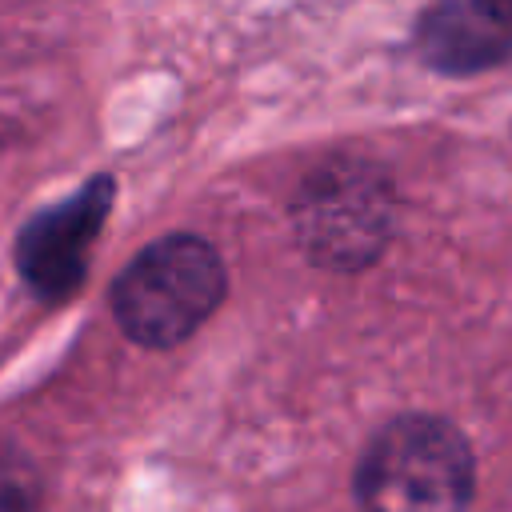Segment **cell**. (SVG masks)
Here are the masks:
<instances>
[{
	"label": "cell",
	"instance_id": "cell-1",
	"mask_svg": "<svg viewBox=\"0 0 512 512\" xmlns=\"http://www.w3.org/2000/svg\"><path fill=\"white\" fill-rule=\"evenodd\" d=\"M472 448L456 424L428 412L388 420L360 456L356 500L364 512H468Z\"/></svg>",
	"mask_w": 512,
	"mask_h": 512
},
{
	"label": "cell",
	"instance_id": "cell-2",
	"mask_svg": "<svg viewBox=\"0 0 512 512\" xmlns=\"http://www.w3.org/2000/svg\"><path fill=\"white\" fill-rule=\"evenodd\" d=\"M292 232L304 256L328 272H360L396 232V184L360 156L324 160L292 200Z\"/></svg>",
	"mask_w": 512,
	"mask_h": 512
},
{
	"label": "cell",
	"instance_id": "cell-3",
	"mask_svg": "<svg viewBox=\"0 0 512 512\" xmlns=\"http://www.w3.org/2000/svg\"><path fill=\"white\" fill-rule=\"evenodd\" d=\"M228 272L220 252L200 236H164L148 244L112 288L120 328L144 348L188 340L224 300Z\"/></svg>",
	"mask_w": 512,
	"mask_h": 512
},
{
	"label": "cell",
	"instance_id": "cell-4",
	"mask_svg": "<svg viewBox=\"0 0 512 512\" xmlns=\"http://www.w3.org/2000/svg\"><path fill=\"white\" fill-rule=\"evenodd\" d=\"M112 200H116V180L92 176L84 188H76L72 196L36 212L24 224V232L16 236V268L40 300L60 304L84 284L92 244L104 228Z\"/></svg>",
	"mask_w": 512,
	"mask_h": 512
},
{
	"label": "cell",
	"instance_id": "cell-5",
	"mask_svg": "<svg viewBox=\"0 0 512 512\" xmlns=\"http://www.w3.org/2000/svg\"><path fill=\"white\" fill-rule=\"evenodd\" d=\"M416 52L448 76L484 72L512 56V4H436L416 20Z\"/></svg>",
	"mask_w": 512,
	"mask_h": 512
},
{
	"label": "cell",
	"instance_id": "cell-6",
	"mask_svg": "<svg viewBox=\"0 0 512 512\" xmlns=\"http://www.w3.org/2000/svg\"><path fill=\"white\" fill-rule=\"evenodd\" d=\"M40 508V476L24 452L0 444V512H36Z\"/></svg>",
	"mask_w": 512,
	"mask_h": 512
}]
</instances>
